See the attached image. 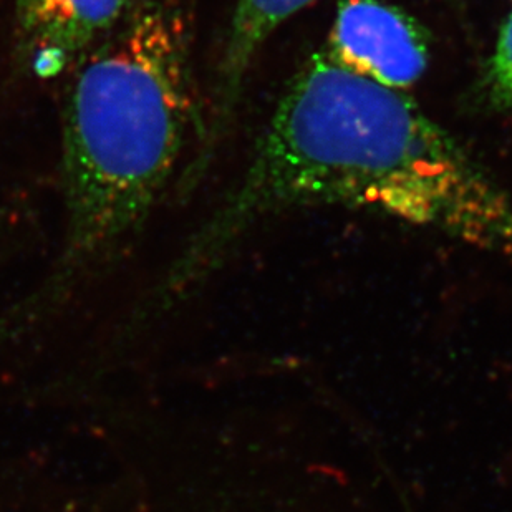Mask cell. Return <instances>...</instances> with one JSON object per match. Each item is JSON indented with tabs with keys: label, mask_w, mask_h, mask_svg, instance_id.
I'll return each instance as SVG.
<instances>
[{
	"label": "cell",
	"mask_w": 512,
	"mask_h": 512,
	"mask_svg": "<svg viewBox=\"0 0 512 512\" xmlns=\"http://www.w3.org/2000/svg\"><path fill=\"white\" fill-rule=\"evenodd\" d=\"M135 0H15V34L25 68L40 80L72 70Z\"/></svg>",
	"instance_id": "4"
},
{
	"label": "cell",
	"mask_w": 512,
	"mask_h": 512,
	"mask_svg": "<svg viewBox=\"0 0 512 512\" xmlns=\"http://www.w3.org/2000/svg\"><path fill=\"white\" fill-rule=\"evenodd\" d=\"M314 2L315 0H237L223 58L219 63L211 115L204 123L196 158L186 168L188 186L198 183V179L211 165L219 141L223 140L232 115L236 113L246 75L262 45L266 44L285 20Z\"/></svg>",
	"instance_id": "5"
},
{
	"label": "cell",
	"mask_w": 512,
	"mask_h": 512,
	"mask_svg": "<svg viewBox=\"0 0 512 512\" xmlns=\"http://www.w3.org/2000/svg\"><path fill=\"white\" fill-rule=\"evenodd\" d=\"M63 103L65 251L102 256L135 236L203 135L183 0H135L70 70Z\"/></svg>",
	"instance_id": "2"
},
{
	"label": "cell",
	"mask_w": 512,
	"mask_h": 512,
	"mask_svg": "<svg viewBox=\"0 0 512 512\" xmlns=\"http://www.w3.org/2000/svg\"><path fill=\"white\" fill-rule=\"evenodd\" d=\"M347 206L512 257V196L411 98L337 67L300 68L231 193L178 267L213 266L282 209Z\"/></svg>",
	"instance_id": "1"
},
{
	"label": "cell",
	"mask_w": 512,
	"mask_h": 512,
	"mask_svg": "<svg viewBox=\"0 0 512 512\" xmlns=\"http://www.w3.org/2000/svg\"><path fill=\"white\" fill-rule=\"evenodd\" d=\"M322 52L357 77L405 92L425 75L430 35L418 20L395 5L345 0L337 9Z\"/></svg>",
	"instance_id": "3"
},
{
	"label": "cell",
	"mask_w": 512,
	"mask_h": 512,
	"mask_svg": "<svg viewBox=\"0 0 512 512\" xmlns=\"http://www.w3.org/2000/svg\"><path fill=\"white\" fill-rule=\"evenodd\" d=\"M489 85L496 102L512 110V10L499 30L489 65Z\"/></svg>",
	"instance_id": "6"
}]
</instances>
